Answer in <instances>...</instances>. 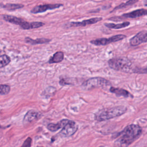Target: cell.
I'll return each mask as SVG.
<instances>
[{"label":"cell","mask_w":147,"mask_h":147,"mask_svg":"<svg viewBox=\"0 0 147 147\" xmlns=\"http://www.w3.org/2000/svg\"><path fill=\"white\" fill-rule=\"evenodd\" d=\"M142 129L136 124H130L117 134L115 144L117 146H127L137 140L141 135Z\"/></svg>","instance_id":"cell-1"},{"label":"cell","mask_w":147,"mask_h":147,"mask_svg":"<svg viewBox=\"0 0 147 147\" xmlns=\"http://www.w3.org/2000/svg\"><path fill=\"white\" fill-rule=\"evenodd\" d=\"M127 108L123 106H118L110 108L103 109L95 114V119L97 121H106L125 114Z\"/></svg>","instance_id":"cell-2"},{"label":"cell","mask_w":147,"mask_h":147,"mask_svg":"<svg viewBox=\"0 0 147 147\" xmlns=\"http://www.w3.org/2000/svg\"><path fill=\"white\" fill-rule=\"evenodd\" d=\"M109 67L116 71L124 72H129L131 70L132 62L126 57L114 58L110 59L108 61Z\"/></svg>","instance_id":"cell-3"},{"label":"cell","mask_w":147,"mask_h":147,"mask_svg":"<svg viewBox=\"0 0 147 147\" xmlns=\"http://www.w3.org/2000/svg\"><path fill=\"white\" fill-rule=\"evenodd\" d=\"M109 85H110V82L108 80L101 77H95L86 81L83 83L82 87L84 90H89L94 88L103 87Z\"/></svg>","instance_id":"cell-4"},{"label":"cell","mask_w":147,"mask_h":147,"mask_svg":"<svg viewBox=\"0 0 147 147\" xmlns=\"http://www.w3.org/2000/svg\"><path fill=\"white\" fill-rule=\"evenodd\" d=\"M78 125L73 121L68 120V121L64 125L62 129L59 132V134L63 137H68L73 134L78 130Z\"/></svg>","instance_id":"cell-5"},{"label":"cell","mask_w":147,"mask_h":147,"mask_svg":"<svg viewBox=\"0 0 147 147\" xmlns=\"http://www.w3.org/2000/svg\"><path fill=\"white\" fill-rule=\"evenodd\" d=\"M126 38V36L124 35H117L113 36H111L109 38H100L96 40H91L90 43L95 46H106L111 43L116 42L121 40H123Z\"/></svg>","instance_id":"cell-6"},{"label":"cell","mask_w":147,"mask_h":147,"mask_svg":"<svg viewBox=\"0 0 147 147\" xmlns=\"http://www.w3.org/2000/svg\"><path fill=\"white\" fill-rule=\"evenodd\" d=\"M146 42H147V31L139 32L130 40V44L133 47Z\"/></svg>","instance_id":"cell-7"},{"label":"cell","mask_w":147,"mask_h":147,"mask_svg":"<svg viewBox=\"0 0 147 147\" xmlns=\"http://www.w3.org/2000/svg\"><path fill=\"white\" fill-rule=\"evenodd\" d=\"M63 5L61 4H44L40 5L35 7L31 11V12L34 14H37L40 13L44 12L48 10H53L58 9L63 7Z\"/></svg>","instance_id":"cell-8"},{"label":"cell","mask_w":147,"mask_h":147,"mask_svg":"<svg viewBox=\"0 0 147 147\" xmlns=\"http://www.w3.org/2000/svg\"><path fill=\"white\" fill-rule=\"evenodd\" d=\"M42 114L40 113L31 110L28 111L24 116V118L23 119V124L24 125H27L34 122L35 121L39 119L42 117Z\"/></svg>","instance_id":"cell-9"},{"label":"cell","mask_w":147,"mask_h":147,"mask_svg":"<svg viewBox=\"0 0 147 147\" xmlns=\"http://www.w3.org/2000/svg\"><path fill=\"white\" fill-rule=\"evenodd\" d=\"M102 20V17H94L88 20H83L81 22H71L70 23V27H85L89 25H92L95 24Z\"/></svg>","instance_id":"cell-10"},{"label":"cell","mask_w":147,"mask_h":147,"mask_svg":"<svg viewBox=\"0 0 147 147\" xmlns=\"http://www.w3.org/2000/svg\"><path fill=\"white\" fill-rule=\"evenodd\" d=\"M147 15V10L145 9H139L133 11L131 12L124 13L121 17L122 18H130V19H136L143 16Z\"/></svg>","instance_id":"cell-11"},{"label":"cell","mask_w":147,"mask_h":147,"mask_svg":"<svg viewBox=\"0 0 147 147\" xmlns=\"http://www.w3.org/2000/svg\"><path fill=\"white\" fill-rule=\"evenodd\" d=\"M43 26H44V23H43L42 22L29 23V22H27L24 20L23 21V23L20 25V27L23 30H27L39 28L41 27H43Z\"/></svg>","instance_id":"cell-12"},{"label":"cell","mask_w":147,"mask_h":147,"mask_svg":"<svg viewBox=\"0 0 147 147\" xmlns=\"http://www.w3.org/2000/svg\"><path fill=\"white\" fill-rule=\"evenodd\" d=\"M110 91L112 93L115 94L117 97L122 96L124 97H132L133 98V95L127 90L121 89V88H116L114 87H111L110 89Z\"/></svg>","instance_id":"cell-13"},{"label":"cell","mask_w":147,"mask_h":147,"mask_svg":"<svg viewBox=\"0 0 147 147\" xmlns=\"http://www.w3.org/2000/svg\"><path fill=\"white\" fill-rule=\"evenodd\" d=\"M68 120L69 119H64L56 124H50L48 125L47 128L51 132H56L59 129L62 128L64 125L68 121Z\"/></svg>","instance_id":"cell-14"},{"label":"cell","mask_w":147,"mask_h":147,"mask_svg":"<svg viewBox=\"0 0 147 147\" xmlns=\"http://www.w3.org/2000/svg\"><path fill=\"white\" fill-rule=\"evenodd\" d=\"M26 43L31 44V45H36V44H46L49 43L51 40L46 38H39L37 39H32L29 37H27L25 39Z\"/></svg>","instance_id":"cell-15"},{"label":"cell","mask_w":147,"mask_h":147,"mask_svg":"<svg viewBox=\"0 0 147 147\" xmlns=\"http://www.w3.org/2000/svg\"><path fill=\"white\" fill-rule=\"evenodd\" d=\"M3 19L6 21L9 22L11 23H12V24H14L16 25H18L19 26L22 23V22L24 21V20L21 18H19L16 16H10V15H4Z\"/></svg>","instance_id":"cell-16"},{"label":"cell","mask_w":147,"mask_h":147,"mask_svg":"<svg viewBox=\"0 0 147 147\" xmlns=\"http://www.w3.org/2000/svg\"><path fill=\"white\" fill-rule=\"evenodd\" d=\"M64 59V54L62 51H58L54 54V55L50 59L49 63H58L61 62Z\"/></svg>","instance_id":"cell-17"},{"label":"cell","mask_w":147,"mask_h":147,"mask_svg":"<svg viewBox=\"0 0 147 147\" xmlns=\"http://www.w3.org/2000/svg\"><path fill=\"white\" fill-rule=\"evenodd\" d=\"M130 25V23L129 21H125L122 23L120 24H113V23H105V26L110 29H114V30H118V29H121L124 28L125 27H128Z\"/></svg>","instance_id":"cell-18"},{"label":"cell","mask_w":147,"mask_h":147,"mask_svg":"<svg viewBox=\"0 0 147 147\" xmlns=\"http://www.w3.org/2000/svg\"><path fill=\"white\" fill-rule=\"evenodd\" d=\"M2 8L9 11H13L19 9L23 8L24 5L23 4H7L5 5H1Z\"/></svg>","instance_id":"cell-19"},{"label":"cell","mask_w":147,"mask_h":147,"mask_svg":"<svg viewBox=\"0 0 147 147\" xmlns=\"http://www.w3.org/2000/svg\"><path fill=\"white\" fill-rule=\"evenodd\" d=\"M139 1V0H128V1H126V3H122L120 5H119L118 6L116 7L113 10L112 12H114L116 10H118V9H122V8H125L127 7H129V6H131V5H134V4H136L137 2H138Z\"/></svg>","instance_id":"cell-20"},{"label":"cell","mask_w":147,"mask_h":147,"mask_svg":"<svg viewBox=\"0 0 147 147\" xmlns=\"http://www.w3.org/2000/svg\"><path fill=\"white\" fill-rule=\"evenodd\" d=\"M76 79L71 78H61L59 81V84L61 86H66V85H75L76 83Z\"/></svg>","instance_id":"cell-21"},{"label":"cell","mask_w":147,"mask_h":147,"mask_svg":"<svg viewBox=\"0 0 147 147\" xmlns=\"http://www.w3.org/2000/svg\"><path fill=\"white\" fill-rule=\"evenodd\" d=\"M11 62L10 58L7 55H3L0 56V68H3L7 66Z\"/></svg>","instance_id":"cell-22"},{"label":"cell","mask_w":147,"mask_h":147,"mask_svg":"<svg viewBox=\"0 0 147 147\" xmlns=\"http://www.w3.org/2000/svg\"><path fill=\"white\" fill-rule=\"evenodd\" d=\"M11 87L7 85H0V94L7 95L9 93Z\"/></svg>","instance_id":"cell-23"},{"label":"cell","mask_w":147,"mask_h":147,"mask_svg":"<svg viewBox=\"0 0 147 147\" xmlns=\"http://www.w3.org/2000/svg\"><path fill=\"white\" fill-rule=\"evenodd\" d=\"M132 72L137 74H147V67L140 68L136 67L134 69H133Z\"/></svg>","instance_id":"cell-24"},{"label":"cell","mask_w":147,"mask_h":147,"mask_svg":"<svg viewBox=\"0 0 147 147\" xmlns=\"http://www.w3.org/2000/svg\"><path fill=\"white\" fill-rule=\"evenodd\" d=\"M31 142H32V139L30 137H28L24 142V144L22 145V146L26 147V146H31Z\"/></svg>","instance_id":"cell-25"},{"label":"cell","mask_w":147,"mask_h":147,"mask_svg":"<svg viewBox=\"0 0 147 147\" xmlns=\"http://www.w3.org/2000/svg\"><path fill=\"white\" fill-rule=\"evenodd\" d=\"M144 5L145 6V7H147V0H145L144 1Z\"/></svg>","instance_id":"cell-26"},{"label":"cell","mask_w":147,"mask_h":147,"mask_svg":"<svg viewBox=\"0 0 147 147\" xmlns=\"http://www.w3.org/2000/svg\"><path fill=\"white\" fill-rule=\"evenodd\" d=\"M0 52H1V51H0Z\"/></svg>","instance_id":"cell-27"},{"label":"cell","mask_w":147,"mask_h":147,"mask_svg":"<svg viewBox=\"0 0 147 147\" xmlns=\"http://www.w3.org/2000/svg\"><path fill=\"white\" fill-rule=\"evenodd\" d=\"M146 25H147V23H146Z\"/></svg>","instance_id":"cell-28"}]
</instances>
